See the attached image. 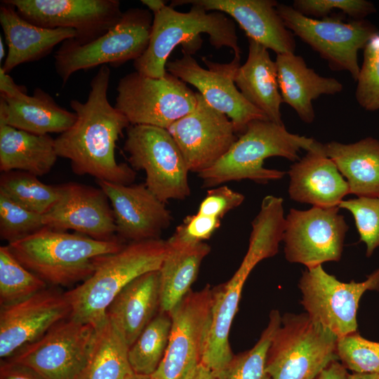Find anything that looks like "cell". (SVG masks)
Segmentation results:
<instances>
[{"label": "cell", "mask_w": 379, "mask_h": 379, "mask_svg": "<svg viewBox=\"0 0 379 379\" xmlns=\"http://www.w3.org/2000/svg\"><path fill=\"white\" fill-rule=\"evenodd\" d=\"M110 73L108 65L100 66L90 83L87 100L70 101L77 119L55 138V147L58 157L69 159L77 175L131 185L135 178V171L125 163H117L115 158L116 142L131 124L108 101Z\"/></svg>", "instance_id": "obj_1"}, {"label": "cell", "mask_w": 379, "mask_h": 379, "mask_svg": "<svg viewBox=\"0 0 379 379\" xmlns=\"http://www.w3.org/2000/svg\"><path fill=\"white\" fill-rule=\"evenodd\" d=\"M153 15L148 46L133 61L135 71L142 75L164 77L173 50L181 45L182 53L194 54L201 46L203 33L208 36L211 44L216 49L227 47L235 56H241L234 22L223 13L208 12L190 0H175Z\"/></svg>", "instance_id": "obj_2"}, {"label": "cell", "mask_w": 379, "mask_h": 379, "mask_svg": "<svg viewBox=\"0 0 379 379\" xmlns=\"http://www.w3.org/2000/svg\"><path fill=\"white\" fill-rule=\"evenodd\" d=\"M117 237L98 240L47 227L8 244L15 258L47 284L68 286L87 279L98 258L124 246Z\"/></svg>", "instance_id": "obj_3"}, {"label": "cell", "mask_w": 379, "mask_h": 379, "mask_svg": "<svg viewBox=\"0 0 379 379\" xmlns=\"http://www.w3.org/2000/svg\"><path fill=\"white\" fill-rule=\"evenodd\" d=\"M321 144L312 138L290 133L284 124L255 119L248 124L227 153L213 166L198 173V177L206 188L246 179L266 184L285 175L284 171L265 168L267 158L281 157L297 161L301 149L307 152Z\"/></svg>", "instance_id": "obj_4"}, {"label": "cell", "mask_w": 379, "mask_h": 379, "mask_svg": "<svg viewBox=\"0 0 379 379\" xmlns=\"http://www.w3.org/2000/svg\"><path fill=\"white\" fill-rule=\"evenodd\" d=\"M167 251L161 239L130 242L119 251L98 258L93 273L65 292L69 317L98 328L116 295L131 281L148 272L159 270Z\"/></svg>", "instance_id": "obj_5"}, {"label": "cell", "mask_w": 379, "mask_h": 379, "mask_svg": "<svg viewBox=\"0 0 379 379\" xmlns=\"http://www.w3.org/2000/svg\"><path fill=\"white\" fill-rule=\"evenodd\" d=\"M150 11L131 8L101 36L85 44L70 39L54 55L56 72L63 85L76 72L110 65L118 67L139 58L147 49L152 27Z\"/></svg>", "instance_id": "obj_6"}, {"label": "cell", "mask_w": 379, "mask_h": 379, "mask_svg": "<svg viewBox=\"0 0 379 379\" xmlns=\"http://www.w3.org/2000/svg\"><path fill=\"white\" fill-rule=\"evenodd\" d=\"M338 338L307 313H286L270 346L266 370L271 379H314L338 360Z\"/></svg>", "instance_id": "obj_7"}, {"label": "cell", "mask_w": 379, "mask_h": 379, "mask_svg": "<svg viewBox=\"0 0 379 379\" xmlns=\"http://www.w3.org/2000/svg\"><path fill=\"white\" fill-rule=\"evenodd\" d=\"M277 8L286 28L326 60L331 70L348 72L357 81L358 52L378 32L374 25L365 19L345 22L340 15L312 18L279 3Z\"/></svg>", "instance_id": "obj_8"}, {"label": "cell", "mask_w": 379, "mask_h": 379, "mask_svg": "<svg viewBox=\"0 0 379 379\" xmlns=\"http://www.w3.org/2000/svg\"><path fill=\"white\" fill-rule=\"evenodd\" d=\"M124 150L132 168L145 172V184L162 202L184 200L190 195V171L168 129L130 125Z\"/></svg>", "instance_id": "obj_9"}, {"label": "cell", "mask_w": 379, "mask_h": 379, "mask_svg": "<svg viewBox=\"0 0 379 379\" xmlns=\"http://www.w3.org/2000/svg\"><path fill=\"white\" fill-rule=\"evenodd\" d=\"M117 91L114 106L131 125L168 129L197 103V93L168 72L161 78H152L134 71L121 78Z\"/></svg>", "instance_id": "obj_10"}, {"label": "cell", "mask_w": 379, "mask_h": 379, "mask_svg": "<svg viewBox=\"0 0 379 379\" xmlns=\"http://www.w3.org/2000/svg\"><path fill=\"white\" fill-rule=\"evenodd\" d=\"M298 287L310 318L339 338L357 331L359 300L366 291H379V268L364 281L345 283L319 265L302 272Z\"/></svg>", "instance_id": "obj_11"}, {"label": "cell", "mask_w": 379, "mask_h": 379, "mask_svg": "<svg viewBox=\"0 0 379 379\" xmlns=\"http://www.w3.org/2000/svg\"><path fill=\"white\" fill-rule=\"evenodd\" d=\"M95 335L94 326L68 317L4 361L26 365L46 379H79Z\"/></svg>", "instance_id": "obj_12"}, {"label": "cell", "mask_w": 379, "mask_h": 379, "mask_svg": "<svg viewBox=\"0 0 379 379\" xmlns=\"http://www.w3.org/2000/svg\"><path fill=\"white\" fill-rule=\"evenodd\" d=\"M339 206L291 208L285 218L283 241L286 259L307 268L339 261L348 226Z\"/></svg>", "instance_id": "obj_13"}, {"label": "cell", "mask_w": 379, "mask_h": 379, "mask_svg": "<svg viewBox=\"0 0 379 379\" xmlns=\"http://www.w3.org/2000/svg\"><path fill=\"white\" fill-rule=\"evenodd\" d=\"M182 53L181 58L167 62L166 72L197 88L209 105L231 120L236 133L242 134L253 120H269L245 99L234 83L235 73L241 65V56L234 55L227 63L202 58L207 67L205 69L192 55Z\"/></svg>", "instance_id": "obj_14"}, {"label": "cell", "mask_w": 379, "mask_h": 379, "mask_svg": "<svg viewBox=\"0 0 379 379\" xmlns=\"http://www.w3.org/2000/svg\"><path fill=\"white\" fill-rule=\"evenodd\" d=\"M213 305V288L192 290L170 314L171 328L164 356L152 379H185L201 363Z\"/></svg>", "instance_id": "obj_15"}, {"label": "cell", "mask_w": 379, "mask_h": 379, "mask_svg": "<svg viewBox=\"0 0 379 379\" xmlns=\"http://www.w3.org/2000/svg\"><path fill=\"white\" fill-rule=\"evenodd\" d=\"M28 22L45 28L72 29L73 39L88 43L115 25L123 12L118 0H3Z\"/></svg>", "instance_id": "obj_16"}, {"label": "cell", "mask_w": 379, "mask_h": 379, "mask_svg": "<svg viewBox=\"0 0 379 379\" xmlns=\"http://www.w3.org/2000/svg\"><path fill=\"white\" fill-rule=\"evenodd\" d=\"M194 109L168 131L178 145L190 172L199 173L218 162L237 140L231 120L197 93Z\"/></svg>", "instance_id": "obj_17"}, {"label": "cell", "mask_w": 379, "mask_h": 379, "mask_svg": "<svg viewBox=\"0 0 379 379\" xmlns=\"http://www.w3.org/2000/svg\"><path fill=\"white\" fill-rule=\"evenodd\" d=\"M58 187V199L43 215L45 227L59 231L72 230L98 240L117 238L113 211L102 189L74 182Z\"/></svg>", "instance_id": "obj_18"}, {"label": "cell", "mask_w": 379, "mask_h": 379, "mask_svg": "<svg viewBox=\"0 0 379 379\" xmlns=\"http://www.w3.org/2000/svg\"><path fill=\"white\" fill-rule=\"evenodd\" d=\"M70 314L71 307L65 293L51 288L1 307V360L8 359L24 346L37 340Z\"/></svg>", "instance_id": "obj_19"}, {"label": "cell", "mask_w": 379, "mask_h": 379, "mask_svg": "<svg viewBox=\"0 0 379 379\" xmlns=\"http://www.w3.org/2000/svg\"><path fill=\"white\" fill-rule=\"evenodd\" d=\"M97 182L110 202L119 239L131 242L161 239L171 223L172 215L165 203L145 183Z\"/></svg>", "instance_id": "obj_20"}, {"label": "cell", "mask_w": 379, "mask_h": 379, "mask_svg": "<svg viewBox=\"0 0 379 379\" xmlns=\"http://www.w3.org/2000/svg\"><path fill=\"white\" fill-rule=\"evenodd\" d=\"M206 11H219L235 20L251 39L278 54L294 53V34L286 28L274 0H190Z\"/></svg>", "instance_id": "obj_21"}, {"label": "cell", "mask_w": 379, "mask_h": 379, "mask_svg": "<svg viewBox=\"0 0 379 379\" xmlns=\"http://www.w3.org/2000/svg\"><path fill=\"white\" fill-rule=\"evenodd\" d=\"M288 194L293 201L313 206H339L350 194L347 181L324 152V144L291 166Z\"/></svg>", "instance_id": "obj_22"}, {"label": "cell", "mask_w": 379, "mask_h": 379, "mask_svg": "<svg viewBox=\"0 0 379 379\" xmlns=\"http://www.w3.org/2000/svg\"><path fill=\"white\" fill-rule=\"evenodd\" d=\"M0 23L8 46L1 67L6 73L21 64L43 58L60 43L76 37L72 29H48L28 22L4 1L0 6Z\"/></svg>", "instance_id": "obj_23"}, {"label": "cell", "mask_w": 379, "mask_h": 379, "mask_svg": "<svg viewBox=\"0 0 379 379\" xmlns=\"http://www.w3.org/2000/svg\"><path fill=\"white\" fill-rule=\"evenodd\" d=\"M278 83L283 102L292 107L300 119L311 124L315 119L312 102L322 95H335L343 85L333 77L318 74L304 58L294 53L277 55Z\"/></svg>", "instance_id": "obj_24"}, {"label": "cell", "mask_w": 379, "mask_h": 379, "mask_svg": "<svg viewBox=\"0 0 379 379\" xmlns=\"http://www.w3.org/2000/svg\"><path fill=\"white\" fill-rule=\"evenodd\" d=\"M159 303V272H148L133 279L116 295L106 316L130 347L158 313Z\"/></svg>", "instance_id": "obj_25"}, {"label": "cell", "mask_w": 379, "mask_h": 379, "mask_svg": "<svg viewBox=\"0 0 379 379\" xmlns=\"http://www.w3.org/2000/svg\"><path fill=\"white\" fill-rule=\"evenodd\" d=\"M248 53L246 61L241 65L234 75V83L245 98L267 118L274 123L284 124L281 105L277 67L268 49L248 39Z\"/></svg>", "instance_id": "obj_26"}, {"label": "cell", "mask_w": 379, "mask_h": 379, "mask_svg": "<svg viewBox=\"0 0 379 379\" xmlns=\"http://www.w3.org/2000/svg\"><path fill=\"white\" fill-rule=\"evenodd\" d=\"M159 272V311L171 313L190 292L204 258L211 247L205 242H192L173 235Z\"/></svg>", "instance_id": "obj_27"}, {"label": "cell", "mask_w": 379, "mask_h": 379, "mask_svg": "<svg viewBox=\"0 0 379 379\" xmlns=\"http://www.w3.org/2000/svg\"><path fill=\"white\" fill-rule=\"evenodd\" d=\"M77 115L60 107L44 90L22 98L1 96L0 124L36 135L62 133L75 122Z\"/></svg>", "instance_id": "obj_28"}, {"label": "cell", "mask_w": 379, "mask_h": 379, "mask_svg": "<svg viewBox=\"0 0 379 379\" xmlns=\"http://www.w3.org/2000/svg\"><path fill=\"white\" fill-rule=\"evenodd\" d=\"M325 154L347 179L350 193L359 197L379 195V140L372 137L354 143L324 144Z\"/></svg>", "instance_id": "obj_29"}, {"label": "cell", "mask_w": 379, "mask_h": 379, "mask_svg": "<svg viewBox=\"0 0 379 379\" xmlns=\"http://www.w3.org/2000/svg\"><path fill=\"white\" fill-rule=\"evenodd\" d=\"M58 157L55 139L0 124V171H21L36 176L47 174Z\"/></svg>", "instance_id": "obj_30"}, {"label": "cell", "mask_w": 379, "mask_h": 379, "mask_svg": "<svg viewBox=\"0 0 379 379\" xmlns=\"http://www.w3.org/2000/svg\"><path fill=\"white\" fill-rule=\"evenodd\" d=\"M96 328L95 343L79 379H126L134 374L128 345L109 319Z\"/></svg>", "instance_id": "obj_31"}, {"label": "cell", "mask_w": 379, "mask_h": 379, "mask_svg": "<svg viewBox=\"0 0 379 379\" xmlns=\"http://www.w3.org/2000/svg\"><path fill=\"white\" fill-rule=\"evenodd\" d=\"M171 328V314L159 311L128 348L134 373L152 375L155 372L166 350Z\"/></svg>", "instance_id": "obj_32"}, {"label": "cell", "mask_w": 379, "mask_h": 379, "mask_svg": "<svg viewBox=\"0 0 379 379\" xmlns=\"http://www.w3.org/2000/svg\"><path fill=\"white\" fill-rule=\"evenodd\" d=\"M0 191L25 208L45 214L58 197V185L41 182L37 176L21 171L1 173Z\"/></svg>", "instance_id": "obj_33"}, {"label": "cell", "mask_w": 379, "mask_h": 379, "mask_svg": "<svg viewBox=\"0 0 379 379\" xmlns=\"http://www.w3.org/2000/svg\"><path fill=\"white\" fill-rule=\"evenodd\" d=\"M281 323L279 312L272 310L267 326L256 344L251 349L234 355L218 379H271L266 370L267 353Z\"/></svg>", "instance_id": "obj_34"}, {"label": "cell", "mask_w": 379, "mask_h": 379, "mask_svg": "<svg viewBox=\"0 0 379 379\" xmlns=\"http://www.w3.org/2000/svg\"><path fill=\"white\" fill-rule=\"evenodd\" d=\"M47 284L23 266L7 246L0 247V305H11L47 288Z\"/></svg>", "instance_id": "obj_35"}, {"label": "cell", "mask_w": 379, "mask_h": 379, "mask_svg": "<svg viewBox=\"0 0 379 379\" xmlns=\"http://www.w3.org/2000/svg\"><path fill=\"white\" fill-rule=\"evenodd\" d=\"M336 353L347 370L360 373H379V342L368 340L358 331L339 338Z\"/></svg>", "instance_id": "obj_36"}, {"label": "cell", "mask_w": 379, "mask_h": 379, "mask_svg": "<svg viewBox=\"0 0 379 379\" xmlns=\"http://www.w3.org/2000/svg\"><path fill=\"white\" fill-rule=\"evenodd\" d=\"M43 215L20 206L0 191V237L9 243L43 228Z\"/></svg>", "instance_id": "obj_37"}, {"label": "cell", "mask_w": 379, "mask_h": 379, "mask_svg": "<svg viewBox=\"0 0 379 379\" xmlns=\"http://www.w3.org/2000/svg\"><path fill=\"white\" fill-rule=\"evenodd\" d=\"M355 98L365 110L379 109V32L364 48L363 62L357 79Z\"/></svg>", "instance_id": "obj_38"}, {"label": "cell", "mask_w": 379, "mask_h": 379, "mask_svg": "<svg viewBox=\"0 0 379 379\" xmlns=\"http://www.w3.org/2000/svg\"><path fill=\"white\" fill-rule=\"evenodd\" d=\"M339 208L352 214L360 241L366 246V255L370 257L379 247V195L343 200Z\"/></svg>", "instance_id": "obj_39"}, {"label": "cell", "mask_w": 379, "mask_h": 379, "mask_svg": "<svg viewBox=\"0 0 379 379\" xmlns=\"http://www.w3.org/2000/svg\"><path fill=\"white\" fill-rule=\"evenodd\" d=\"M292 6L312 18L327 17L337 10L352 19L359 20L376 11L374 5L366 0H295Z\"/></svg>", "instance_id": "obj_40"}, {"label": "cell", "mask_w": 379, "mask_h": 379, "mask_svg": "<svg viewBox=\"0 0 379 379\" xmlns=\"http://www.w3.org/2000/svg\"><path fill=\"white\" fill-rule=\"evenodd\" d=\"M244 198L227 185L210 189L200 203L197 213L221 220L229 211L239 206Z\"/></svg>", "instance_id": "obj_41"}, {"label": "cell", "mask_w": 379, "mask_h": 379, "mask_svg": "<svg viewBox=\"0 0 379 379\" xmlns=\"http://www.w3.org/2000/svg\"><path fill=\"white\" fill-rule=\"evenodd\" d=\"M220 219L196 213L187 215L173 235L188 241L204 242L220 226Z\"/></svg>", "instance_id": "obj_42"}, {"label": "cell", "mask_w": 379, "mask_h": 379, "mask_svg": "<svg viewBox=\"0 0 379 379\" xmlns=\"http://www.w3.org/2000/svg\"><path fill=\"white\" fill-rule=\"evenodd\" d=\"M0 379H46L33 368L16 362L1 360Z\"/></svg>", "instance_id": "obj_43"}, {"label": "cell", "mask_w": 379, "mask_h": 379, "mask_svg": "<svg viewBox=\"0 0 379 379\" xmlns=\"http://www.w3.org/2000/svg\"><path fill=\"white\" fill-rule=\"evenodd\" d=\"M25 87L15 83L8 73L0 68V94L2 97L9 98H22L27 93Z\"/></svg>", "instance_id": "obj_44"}, {"label": "cell", "mask_w": 379, "mask_h": 379, "mask_svg": "<svg viewBox=\"0 0 379 379\" xmlns=\"http://www.w3.org/2000/svg\"><path fill=\"white\" fill-rule=\"evenodd\" d=\"M347 370L338 361H331L314 379H347Z\"/></svg>", "instance_id": "obj_45"}, {"label": "cell", "mask_w": 379, "mask_h": 379, "mask_svg": "<svg viewBox=\"0 0 379 379\" xmlns=\"http://www.w3.org/2000/svg\"><path fill=\"white\" fill-rule=\"evenodd\" d=\"M185 379H218V378L211 370L200 363L190 372Z\"/></svg>", "instance_id": "obj_46"}, {"label": "cell", "mask_w": 379, "mask_h": 379, "mask_svg": "<svg viewBox=\"0 0 379 379\" xmlns=\"http://www.w3.org/2000/svg\"><path fill=\"white\" fill-rule=\"evenodd\" d=\"M141 2L153 14L159 11L165 5H166V1L162 0H142Z\"/></svg>", "instance_id": "obj_47"}, {"label": "cell", "mask_w": 379, "mask_h": 379, "mask_svg": "<svg viewBox=\"0 0 379 379\" xmlns=\"http://www.w3.org/2000/svg\"><path fill=\"white\" fill-rule=\"evenodd\" d=\"M347 379H379V373H348Z\"/></svg>", "instance_id": "obj_48"}, {"label": "cell", "mask_w": 379, "mask_h": 379, "mask_svg": "<svg viewBox=\"0 0 379 379\" xmlns=\"http://www.w3.org/2000/svg\"><path fill=\"white\" fill-rule=\"evenodd\" d=\"M126 379H152L151 375H139V374H133Z\"/></svg>", "instance_id": "obj_49"}, {"label": "cell", "mask_w": 379, "mask_h": 379, "mask_svg": "<svg viewBox=\"0 0 379 379\" xmlns=\"http://www.w3.org/2000/svg\"><path fill=\"white\" fill-rule=\"evenodd\" d=\"M5 57V48L4 45V41L2 40V36H0V61L1 62Z\"/></svg>", "instance_id": "obj_50"}]
</instances>
